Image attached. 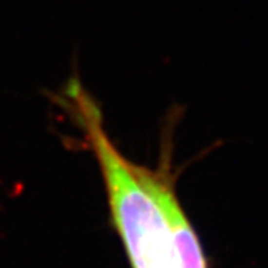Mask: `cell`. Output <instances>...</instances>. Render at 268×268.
Listing matches in <instances>:
<instances>
[{
	"instance_id": "6da1fadb",
	"label": "cell",
	"mask_w": 268,
	"mask_h": 268,
	"mask_svg": "<svg viewBox=\"0 0 268 268\" xmlns=\"http://www.w3.org/2000/svg\"><path fill=\"white\" fill-rule=\"evenodd\" d=\"M57 101L94 155L131 268H174L172 207L179 198L170 169L172 146H166L156 167L137 164L115 145L98 101L79 79L69 80Z\"/></svg>"
}]
</instances>
